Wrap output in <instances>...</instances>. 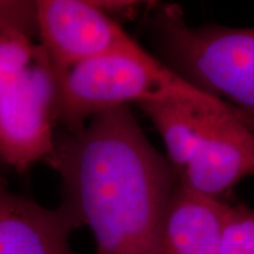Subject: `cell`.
Masks as SVG:
<instances>
[{"label": "cell", "instance_id": "6da1fadb", "mask_svg": "<svg viewBox=\"0 0 254 254\" xmlns=\"http://www.w3.org/2000/svg\"><path fill=\"white\" fill-rule=\"evenodd\" d=\"M49 161L62 183V208L90 228L97 254H157L177 176L129 106L65 132Z\"/></svg>", "mask_w": 254, "mask_h": 254}, {"label": "cell", "instance_id": "7a4b0ae2", "mask_svg": "<svg viewBox=\"0 0 254 254\" xmlns=\"http://www.w3.org/2000/svg\"><path fill=\"white\" fill-rule=\"evenodd\" d=\"M152 14L158 59L196 90L231 100L254 124V27L190 26L178 5L158 6Z\"/></svg>", "mask_w": 254, "mask_h": 254}, {"label": "cell", "instance_id": "3957f363", "mask_svg": "<svg viewBox=\"0 0 254 254\" xmlns=\"http://www.w3.org/2000/svg\"><path fill=\"white\" fill-rule=\"evenodd\" d=\"M211 97L196 90L142 49L77 64L58 77L56 120L74 132L113 109L160 98Z\"/></svg>", "mask_w": 254, "mask_h": 254}, {"label": "cell", "instance_id": "277c9868", "mask_svg": "<svg viewBox=\"0 0 254 254\" xmlns=\"http://www.w3.org/2000/svg\"><path fill=\"white\" fill-rule=\"evenodd\" d=\"M57 93L58 74L43 49L23 75L0 88V159L15 171L55 150Z\"/></svg>", "mask_w": 254, "mask_h": 254}, {"label": "cell", "instance_id": "5b68a950", "mask_svg": "<svg viewBox=\"0 0 254 254\" xmlns=\"http://www.w3.org/2000/svg\"><path fill=\"white\" fill-rule=\"evenodd\" d=\"M37 37L58 77L95 57L144 49L92 0H37Z\"/></svg>", "mask_w": 254, "mask_h": 254}, {"label": "cell", "instance_id": "8992f818", "mask_svg": "<svg viewBox=\"0 0 254 254\" xmlns=\"http://www.w3.org/2000/svg\"><path fill=\"white\" fill-rule=\"evenodd\" d=\"M231 106L209 113L194 153L177 182L208 198L220 199L244 178L254 176V131Z\"/></svg>", "mask_w": 254, "mask_h": 254}, {"label": "cell", "instance_id": "52a82bcc", "mask_svg": "<svg viewBox=\"0 0 254 254\" xmlns=\"http://www.w3.org/2000/svg\"><path fill=\"white\" fill-rule=\"evenodd\" d=\"M75 227L62 207H44L0 179V254H74L69 233Z\"/></svg>", "mask_w": 254, "mask_h": 254}, {"label": "cell", "instance_id": "ba28073f", "mask_svg": "<svg viewBox=\"0 0 254 254\" xmlns=\"http://www.w3.org/2000/svg\"><path fill=\"white\" fill-rule=\"evenodd\" d=\"M227 205L177 182L157 254H220Z\"/></svg>", "mask_w": 254, "mask_h": 254}, {"label": "cell", "instance_id": "9c48e42d", "mask_svg": "<svg viewBox=\"0 0 254 254\" xmlns=\"http://www.w3.org/2000/svg\"><path fill=\"white\" fill-rule=\"evenodd\" d=\"M138 106L160 134L168 163L178 176L190 161L211 111L228 105L213 97L173 95Z\"/></svg>", "mask_w": 254, "mask_h": 254}, {"label": "cell", "instance_id": "30bf717a", "mask_svg": "<svg viewBox=\"0 0 254 254\" xmlns=\"http://www.w3.org/2000/svg\"><path fill=\"white\" fill-rule=\"evenodd\" d=\"M220 254H254V209L227 205Z\"/></svg>", "mask_w": 254, "mask_h": 254}, {"label": "cell", "instance_id": "8fae6325", "mask_svg": "<svg viewBox=\"0 0 254 254\" xmlns=\"http://www.w3.org/2000/svg\"><path fill=\"white\" fill-rule=\"evenodd\" d=\"M0 31L33 39L37 36V0H0Z\"/></svg>", "mask_w": 254, "mask_h": 254}, {"label": "cell", "instance_id": "7c38bea8", "mask_svg": "<svg viewBox=\"0 0 254 254\" xmlns=\"http://www.w3.org/2000/svg\"><path fill=\"white\" fill-rule=\"evenodd\" d=\"M95 6L107 15L118 21V19H133L145 7V2L133 0H92Z\"/></svg>", "mask_w": 254, "mask_h": 254}]
</instances>
